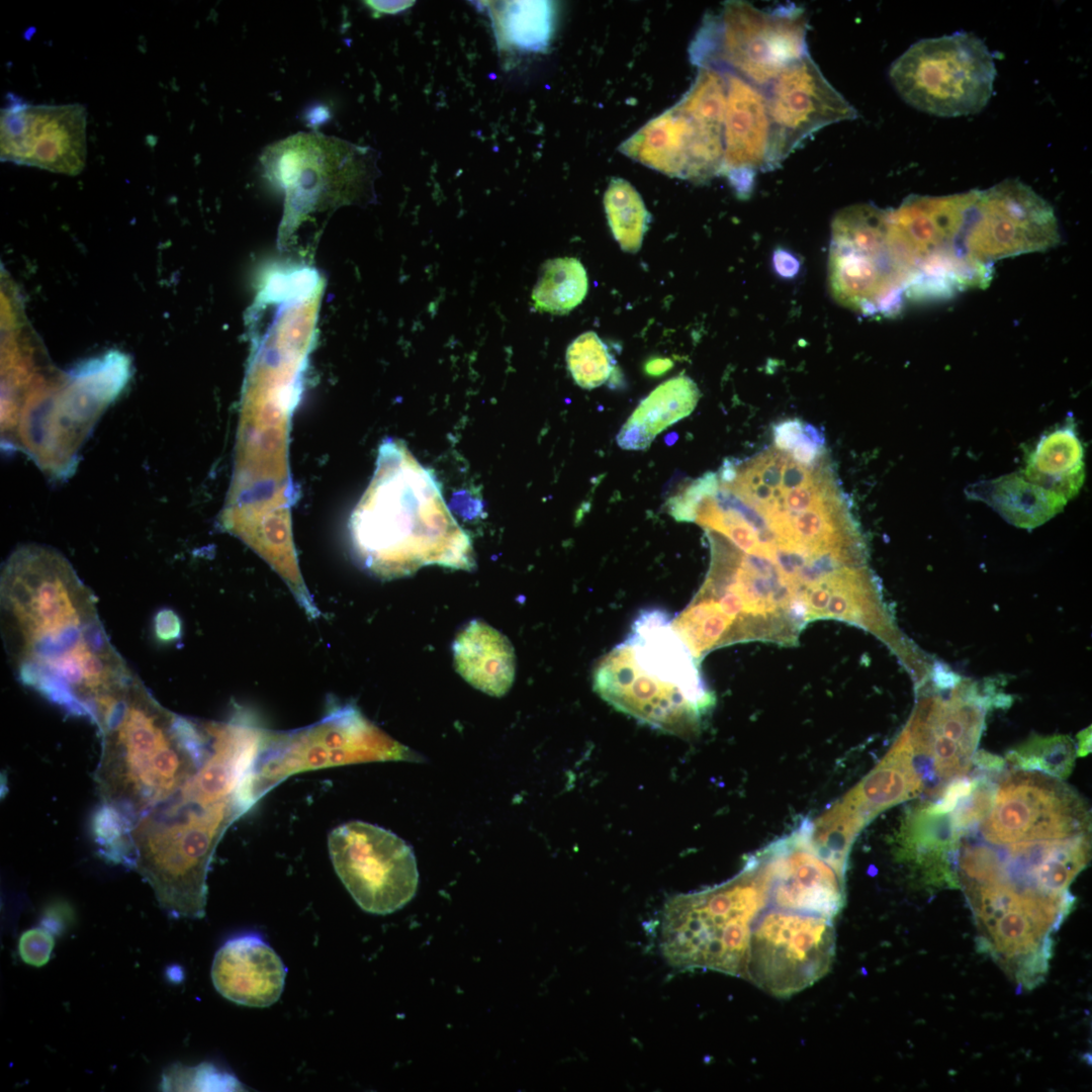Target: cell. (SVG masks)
Returning a JSON list of instances; mask_svg holds the SVG:
<instances>
[{"label": "cell", "instance_id": "obj_1", "mask_svg": "<svg viewBox=\"0 0 1092 1092\" xmlns=\"http://www.w3.org/2000/svg\"><path fill=\"white\" fill-rule=\"evenodd\" d=\"M0 610L18 679L71 715L97 724L136 676L111 644L92 592L52 548L13 551L1 571Z\"/></svg>", "mask_w": 1092, "mask_h": 1092}, {"label": "cell", "instance_id": "obj_2", "mask_svg": "<svg viewBox=\"0 0 1092 1092\" xmlns=\"http://www.w3.org/2000/svg\"><path fill=\"white\" fill-rule=\"evenodd\" d=\"M1008 844L959 839L952 871L974 913L978 947L1025 962L1054 948L1052 935L1075 902L1070 885L1089 860L1090 835Z\"/></svg>", "mask_w": 1092, "mask_h": 1092}, {"label": "cell", "instance_id": "obj_3", "mask_svg": "<svg viewBox=\"0 0 1092 1092\" xmlns=\"http://www.w3.org/2000/svg\"><path fill=\"white\" fill-rule=\"evenodd\" d=\"M349 533L359 563L381 579L404 577L427 565L475 566L470 538L447 508L435 476L399 440L380 445Z\"/></svg>", "mask_w": 1092, "mask_h": 1092}, {"label": "cell", "instance_id": "obj_4", "mask_svg": "<svg viewBox=\"0 0 1092 1092\" xmlns=\"http://www.w3.org/2000/svg\"><path fill=\"white\" fill-rule=\"evenodd\" d=\"M94 780L102 806L130 830L196 776L210 753L206 722L164 708L135 676L97 723Z\"/></svg>", "mask_w": 1092, "mask_h": 1092}, {"label": "cell", "instance_id": "obj_5", "mask_svg": "<svg viewBox=\"0 0 1092 1092\" xmlns=\"http://www.w3.org/2000/svg\"><path fill=\"white\" fill-rule=\"evenodd\" d=\"M660 609L641 611L625 639L604 655L593 673L595 691L608 704L665 733L696 734L715 698L698 661Z\"/></svg>", "mask_w": 1092, "mask_h": 1092}, {"label": "cell", "instance_id": "obj_6", "mask_svg": "<svg viewBox=\"0 0 1092 1092\" xmlns=\"http://www.w3.org/2000/svg\"><path fill=\"white\" fill-rule=\"evenodd\" d=\"M247 811L237 801L203 803L179 792L129 830L132 867L172 918H202L207 874L217 843Z\"/></svg>", "mask_w": 1092, "mask_h": 1092}, {"label": "cell", "instance_id": "obj_7", "mask_svg": "<svg viewBox=\"0 0 1092 1092\" xmlns=\"http://www.w3.org/2000/svg\"><path fill=\"white\" fill-rule=\"evenodd\" d=\"M766 906L757 855L718 886L669 899L660 924L665 960L680 970L705 969L742 977L752 923Z\"/></svg>", "mask_w": 1092, "mask_h": 1092}, {"label": "cell", "instance_id": "obj_8", "mask_svg": "<svg viewBox=\"0 0 1092 1092\" xmlns=\"http://www.w3.org/2000/svg\"><path fill=\"white\" fill-rule=\"evenodd\" d=\"M977 192L911 195L899 207L889 209V240L907 278V298L949 297L990 282L993 269L977 263L965 244L966 223Z\"/></svg>", "mask_w": 1092, "mask_h": 1092}, {"label": "cell", "instance_id": "obj_9", "mask_svg": "<svg viewBox=\"0 0 1092 1092\" xmlns=\"http://www.w3.org/2000/svg\"><path fill=\"white\" fill-rule=\"evenodd\" d=\"M353 704H334L317 722L292 731L264 729L243 789L252 808L288 777L307 770L370 761H419Z\"/></svg>", "mask_w": 1092, "mask_h": 1092}, {"label": "cell", "instance_id": "obj_10", "mask_svg": "<svg viewBox=\"0 0 1092 1092\" xmlns=\"http://www.w3.org/2000/svg\"><path fill=\"white\" fill-rule=\"evenodd\" d=\"M377 153L334 136L299 132L261 156L267 176L286 192L283 224L358 199L377 173Z\"/></svg>", "mask_w": 1092, "mask_h": 1092}, {"label": "cell", "instance_id": "obj_11", "mask_svg": "<svg viewBox=\"0 0 1092 1092\" xmlns=\"http://www.w3.org/2000/svg\"><path fill=\"white\" fill-rule=\"evenodd\" d=\"M889 77L900 97L915 109L957 117L985 108L996 67L982 39L958 31L916 41L893 62Z\"/></svg>", "mask_w": 1092, "mask_h": 1092}, {"label": "cell", "instance_id": "obj_12", "mask_svg": "<svg viewBox=\"0 0 1092 1092\" xmlns=\"http://www.w3.org/2000/svg\"><path fill=\"white\" fill-rule=\"evenodd\" d=\"M889 209L859 203L839 210L831 226L829 288L837 302L866 315H894L907 279L888 235Z\"/></svg>", "mask_w": 1092, "mask_h": 1092}, {"label": "cell", "instance_id": "obj_13", "mask_svg": "<svg viewBox=\"0 0 1092 1092\" xmlns=\"http://www.w3.org/2000/svg\"><path fill=\"white\" fill-rule=\"evenodd\" d=\"M902 730L925 789L935 795L973 764L985 720V697L954 673L933 670Z\"/></svg>", "mask_w": 1092, "mask_h": 1092}, {"label": "cell", "instance_id": "obj_14", "mask_svg": "<svg viewBox=\"0 0 1092 1092\" xmlns=\"http://www.w3.org/2000/svg\"><path fill=\"white\" fill-rule=\"evenodd\" d=\"M808 19L795 4L759 9L744 1L724 4L719 16L709 20L701 33L707 53L696 59L706 66L711 59L728 72L765 90L791 64L809 54Z\"/></svg>", "mask_w": 1092, "mask_h": 1092}, {"label": "cell", "instance_id": "obj_15", "mask_svg": "<svg viewBox=\"0 0 1092 1092\" xmlns=\"http://www.w3.org/2000/svg\"><path fill=\"white\" fill-rule=\"evenodd\" d=\"M835 946L833 919L765 906L751 926L743 978L775 997H790L829 972Z\"/></svg>", "mask_w": 1092, "mask_h": 1092}, {"label": "cell", "instance_id": "obj_16", "mask_svg": "<svg viewBox=\"0 0 1092 1092\" xmlns=\"http://www.w3.org/2000/svg\"><path fill=\"white\" fill-rule=\"evenodd\" d=\"M328 846L338 877L362 910L386 915L415 897L419 885L416 856L396 834L350 821L330 832Z\"/></svg>", "mask_w": 1092, "mask_h": 1092}, {"label": "cell", "instance_id": "obj_17", "mask_svg": "<svg viewBox=\"0 0 1092 1092\" xmlns=\"http://www.w3.org/2000/svg\"><path fill=\"white\" fill-rule=\"evenodd\" d=\"M973 826L995 844L1062 839L1089 833L1090 812L1059 779L1017 768L994 789L987 814Z\"/></svg>", "mask_w": 1092, "mask_h": 1092}, {"label": "cell", "instance_id": "obj_18", "mask_svg": "<svg viewBox=\"0 0 1092 1092\" xmlns=\"http://www.w3.org/2000/svg\"><path fill=\"white\" fill-rule=\"evenodd\" d=\"M1061 240L1054 208L1029 186L1008 179L978 190L970 209L965 244L980 265L1054 248Z\"/></svg>", "mask_w": 1092, "mask_h": 1092}, {"label": "cell", "instance_id": "obj_19", "mask_svg": "<svg viewBox=\"0 0 1092 1092\" xmlns=\"http://www.w3.org/2000/svg\"><path fill=\"white\" fill-rule=\"evenodd\" d=\"M0 111L2 162L79 174L86 163V107L32 104L8 94Z\"/></svg>", "mask_w": 1092, "mask_h": 1092}, {"label": "cell", "instance_id": "obj_20", "mask_svg": "<svg viewBox=\"0 0 1092 1092\" xmlns=\"http://www.w3.org/2000/svg\"><path fill=\"white\" fill-rule=\"evenodd\" d=\"M764 92L770 121L767 171L819 129L857 116L809 54L787 67Z\"/></svg>", "mask_w": 1092, "mask_h": 1092}, {"label": "cell", "instance_id": "obj_21", "mask_svg": "<svg viewBox=\"0 0 1092 1092\" xmlns=\"http://www.w3.org/2000/svg\"><path fill=\"white\" fill-rule=\"evenodd\" d=\"M757 856L765 877L766 906L831 919L843 908L844 876L814 849L802 823Z\"/></svg>", "mask_w": 1092, "mask_h": 1092}, {"label": "cell", "instance_id": "obj_22", "mask_svg": "<svg viewBox=\"0 0 1092 1092\" xmlns=\"http://www.w3.org/2000/svg\"><path fill=\"white\" fill-rule=\"evenodd\" d=\"M723 131L674 105L624 142L621 151L665 175L700 182L722 171Z\"/></svg>", "mask_w": 1092, "mask_h": 1092}, {"label": "cell", "instance_id": "obj_23", "mask_svg": "<svg viewBox=\"0 0 1092 1092\" xmlns=\"http://www.w3.org/2000/svg\"><path fill=\"white\" fill-rule=\"evenodd\" d=\"M726 107L722 173L747 195L758 171H767L770 121L763 89L725 72Z\"/></svg>", "mask_w": 1092, "mask_h": 1092}, {"label": "cell", "instance_id": "obj_24", "mask_svg": "<svg viewBox=\"0 0 1092 1092\" xmlns=\"http://www.w3.org/2000/svg\"><path fill=\"white\" fill-rule=\"evenodd\" d=\"M287 969L261 935L235 936L223 943L211 966L215 990L225 999L248 1007H268L282 995Z\"/></svg>", "mask_w": 1092, "mask_h": 1092}, {"label": "cell", "instance_id": "obj_25", "mask_svg": "<svg viewBox=\"0 0 1092 1092\" xmlns=\"http://www.w3.org/2000/svg\"><path fill=\"white\" fill-rule=\"evenodd\" d=\"M457 672L470 686L492 697H503L516 674L515 651L510 640L480 619L469 621L452 645Z\"/></svg>", "mask_w": 1092, "mask_h": 1092}, {"label": "cell", "instance_id": "obj_26", "mask_svg": "<svg viewBox=\"0 0 1092 1092\" xmlns=\"http://www.w3.org/2000/svg\"><path fill=\"white\" fill-rule=\"evenodd\" d=\"M923 790L912 748L902 732L876 768L839 803L862 828L881 811L912 799Z\"/></svg>", "mask_w": 1092, "mask_h": 1092}, {"label": "cell", "instance_id": "obj_27", "mask_svg": "<svg viewBox=\"0 0 1092 1092\" xmlns=\"http://www.w3.org/2000/svg\"><path fill=\"white\" fill-rule=\"evenodd\" d=\"M701 393L688 376L668 379L652 390L635 408L617 435L625 450H644L669 426L690 416Z\"/></svg>", "mask_w": 1092, "mask_h": 1092}, {"label": "cell", "instance_id": "obj_28", "mask_svg": "<svg viewBox=\"0 0 1092 1092\" xmlns=\"http://www.w3.org/2000/svg\"><path fill=\"white\" fill-rule=\"evenodd\" d=\"M969 497L984 502L1008 523L1024 529L1042 525L1067 503L1063 496L1011 473L970 485Z\"/></svg>", "mask_w": 1092, "mask_h": 1092}, {"label": "cell", "instance_id": "obj_29", "mask_svg": "<svg viewBox=\"0 0 1092 1092\" xmlns=\"http://www.w3.org/2000/svg\"><path fill=\"white\" fill-rule=\"evenodd\" d=\"M1083 447L1074 421L1041 436L1029 453L1023 476L1065 499L1075 496L1084 480Z\"/></svg>", "mask_w": 1092, "mask_h": 1092}, {"label": "cell", "instance_id": "obj_30", "mask_svg": "<svg viewBox=\"0 0 1092 1092\" xmlns=\"http://www.w3.org/2000/svg\"><path fill=\"white\" fill-rule=\"evenodd\" d=\"M495 5L500 40L525 51H542L551 38L554 10L548 1H505Z\"/></svg>", "mask_w": 1092, "mask_h": 1092}, {"label": "cell", "instance_id": "obj_31", "mask_svg": "<svg viewBox=\"0 0 1092 1092\" xmlns=\"http://www.w3.org/2000/svg\"><path fill=\"white\" fill-rule=\"evenodd\" d=\"M588 288L586 271L573 257L546 261L532 292L535 309L553 314H565L584 299Z\"/></svg>", "mask_w": 1092, "mask_h": 1092}, {"label": "cell", "instance_id": "obj_32", "mask_svg": "<svg viewBox=\"0 0 1092 1092\" xmlns=\"http://www.w3.org/2000/svg\"><path fill=\"white\" fill-rule=\"evenodd\" d=\"M604 204L612 234L622 250L638 252L650 219L638 191L625 179L613 178L605 192Z\"/></svg>", "mask_w": 1092, "mask_h": 1092}, {"label": "cell", "instance_id": "obj_33", "mask_svg": "<svg viewBox=\"0 0 1092 1092\" xmlns=\"http://www.w3.org/2000/svg\"><path fill=\"white\" fill-rule=\"evenodd\" d=\"M1076 755L1075 744L1068 736H1033L1010 750L1006 759L1018 769L1063 780L1070 776Z\"/></svg>", "mask_w": 1092, "mask_h": 1092}, {"label": "cell", "instance_id": "obj_34", "mask_svg": "<svg viewBox=\"0 0 1092 1092\" xmlns=\"http://www.w3.org/2000/svg\"><path fill=\"white\" fill-rule=\"evenodd\" d=\"M566 363L575 383L584 389L603 385L614 369L607 345L595 332L579 335L568 346Z\"/></svg>", "mask_w": 1092, "mask_h": 1092}, {"label": "cell", "instance_id": "obj_35", "mask_svg": "<svg viewBox=\"0 0 1092 1092\" xmlns=\"http://www.w3.org/2000/svg\"><path fill=\"white\" fill-rule=\"evenodd\" d=\"M718 486L717 473L709 471L670 496L665 504L666 510L678 522H694L699 503L706 495L715 493Z\"/></svg>", "mask_w": 1092, "mask_h": 1092}, {"label": "cell", "instance_id": "obj_36", "mask_svg": "<svg viewBox=\"0 0 1092 1092\" xmlns=\"http://www.w3.org/2000/svg\"><path fill=\"white\" fill-rule=\"evenodd\" d=\"M187 1071L194 1077H182L164 1074L163 1086L166 1088L170 1084L176 1082H184L179 1087V1090H246L244 1085L232 1074L222 1073L215 1066L210 1064H202L196 1068H186ZM172 1085L171 1088L176 1085ZM171 1088L169 1090H171Z\"/></svg>", "mask_w": 1092, "mask_h": 1092}, {"label": "cell", "instance_id": "obj_37", "mask_svg": "<svg viewBox=\"0 0 1092 1092\" xmlns=\"http://www.w3.org/2000/svg\"><path fill=\"white\" fill-rule=\"evenodd\" d=\"M53 947V934L44 927H34L23 932L18 943L22 961L34 967H41L48 963Z\"/></svg>", "mask_w": 1092, "mask_h": 1092}, {"label": "cell", "instance_id": "obj_38", "mask_svg": "<svg viewBox=\"0 0 1092 1092\" xmlns=\"http://www.w3.org/2000/svg\"><path fill=\"white\" fill-rule=\"evenodd\" d=\"M804 424L798 419L784 420L774 428L775 447L791 452L804 435Z\"/></svg>", "mask_w": 1092, "mask_h": 1092}, {"label": "cell", "instance_id": "obj_39", "mask_svg": "<svg viewBox=\"0 0 1092 1092\" xmlns=\"http://www.w3.org/2000/svg\"><path fill=\"white\" fill-rule=\"evenodd\" d=\"M155 630L160 640H174L181 634V623L174 612L163 610L156 617Z\"/></svg>", "mask_w": 1092, "mask_h": 1092}, {"label": "cell", "instance_id": "obj_40", "mask_svg": "<svg viewBox=\"0 0 1092 1092\" xmlns=\"http://www.w3.org/2000/svg\"><path fill=\"white\" fill-rule=\"evenodd\" d=\"M377 13L393 14L401 12L415 4V1H365Z\"/></svg>", "mask_w": 1092, "mask_h": 1092}, {"label": "cell", "instance_id": "obj_41", "mask_svg": "<svg viewBox=\"0 0 1092 1092\" xmlns=\"http://www.w3.org/2000/svg\"><path fill=\"white\" fill-rule=\"evenodd\" d=\"M775 266L782 275H793L798 268L796 259L787 252L778 251L775 255Z\"/></svg>", "mask_w": 1092, "mask_h": 1092}, {"label": "cell", "instance_id": "obj_42", "mask_svg": "<svg viewBox=\"0 0 1092 1092\" xmlns=\"http://www.w3.org/2000/svg\"><path fill=\"white\" fill-rule=\"evenodd\" d=\"M672 367V362L667 358H652L644 366L645 372L652 377H658L666 373Z\"/></svg>", "mask_w": 1092, "mask_h": 1092}, {"label": "cell", "instance_id": "obj_43", "mask_svg": "<svg viewBox=\"0 0 1092 1092\" xmlns=\"http://www.w3.org/2000/svg\"><path fill=\"white\" fill-rule=\"evenodd\" d=\"M1090 728L1079 733V749L1077 750V755H1085L1090 751Z\"/></svg>", "mask_w": 1092, "mask_h": 1092}]
</instances>
